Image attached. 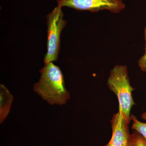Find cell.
I'll return each mask as SVG.
<instances>
[{"label": "cell", "instance_id": "1", "mask_svg": "<svg viewBox=\"0 0 146 146\" xmlns=\"http://www.w3.org/2000/svg\"><path fill=\"white\" fill-rule=\"evenodd\" d=\"M39 72V81L33 85L34 92L48 104H65L70 94L65 88L64 76L59 67L50 62L45 64Z\"/></svg>", "mask_w": 146, "mask_h": 146}, {"label": "cell", "instance_id": "2", "mask_svg": "<svg viewBox=\"0 0 146 146\" xmlns=\"http://www.w3.org/2000/svg\"><path fill=\"white\" fill-rule=\"evenodd\" d=\"M107 85L110 90L115 94L119 102V111L122 113L130 122V111L136 104L132 92L134 88L131 85L125 65H116L110 70Z\"/></svg>", "mask_w": 146, "mask_h": 146}, {"label": "cell", "instance_id": "3", "mask_svg": "<svg viewBox=\"0 0 146 146\" xmlns=\"http://www.w3.org/2000/svg\"><path fill=\"white\" fill-rule=\"evenodd\" d=\"M47 52L44 58V64L56 61L60 44L61 32L67 23L64 19L62 8L57 6L46 16Z\"/></svg>", "mask_w": 146, "mask_h": 146}, {"label": "cell", "instance_id": "4", "mask_svg": "<svg viewBox=\"0 0 146 146\" xmlns=\"http://www.w3.org/2000/svg\"><path fill=\"white\" fill-rule=\"evenodd\" d=\"M56 1L57 6L61 8L67 7L91 12L108 10L112 13H119L125 7L123 0H56Z\"/></svg>", "mask_w": 146, "mask_h": 146}, {"label": "cell", "instance_id": "5", "mask_svg": "<svg viewBox=\"0 0 146 146\" xmlns=\"http://www.w3.org/2000/svg\"><path fill=\"white\" fill-rule=\"evenodd\" d=\"M112 136L109 146H127L130 137L129 121L119 111L114 114L111 121Z\"/></svg>", "mask_w": 146, "mask_h": 146}, {"label": "cell", "instance_id": "6", "mask_svg": "<svg viewBox=\"0 0 146 146\" xmlns=\"http://www.w3.org/2000/svg\"><path fill=\"white\" fill-rule=\"evenodd\" d=\"M13 95L3 84L0 85V123H2L10 111Z\"/></svg>", "mask_w": 146, "mask_h": 146}, {"label": "cell", "instance_id": "7", "mask_svg": "<svg viewBox=\"0 0 146 146\" xmlns=\"http://www.w3.org/2000/svg\"><path fill=\"white\" fill-rule=\"evenodd\" d=\"M127 146H146V140L135 131L130 134Z\"/></svg>", "mask_w": 146, "mask_h": 146}, {"label": "cell", "instance_id": "8", "mask_svg": "<svg viewBox=\"0 0 146 146\" xmlns=\"http://www.w3.org/2000/svg\"><path fill=\"white\" fill-rule=\"evenodd\" d=\"M131 120L133 121L131 128L141 134L146 140V123L138 121L135 116L131 115Z\"/></svg>", "mask_w": 146, "mask_h": 146}, {"label": "cell", "instance_id": "9", "mask_svg": "<svg viewBox=\"0 0 146 146\" xmlns=\"http://www.w3.org/2000/svg\"><path fill=\"white\" fill-rule=\"evenodd\" d=\"M145 48L144 55L142 56L138 60V66L141 70L146 72V26L145 29Z\"/></svg>", "mask_w": 146, "mask_h": 146}, {"label": "cell", "instance_id": "10", "mask_svg": "<svg viewBox=\"0 0 146 146\" xmlns=\"http://www.w3.org/2000/svg\"><path fill=\"white\" fill-rule=\"evenodd\" d=\"M141 118L146 121V112H144L143 114H142V115H141Z\"/></svg>", "mask_w": 146, "mask_h": 146}, {"label": "cell", "instance_id": "11", "mask_svg": "<svg viewBox=\"0 0 146 146\" xmlns=\"http://www.w3.org/2000/svg\"><path fill=\"white\" fill-rule=\"evenodd\" d=\"M105 146H109V145H105Z\"/></svg>", "mask_w": 146, "mask_h": 146}]
</instances>
